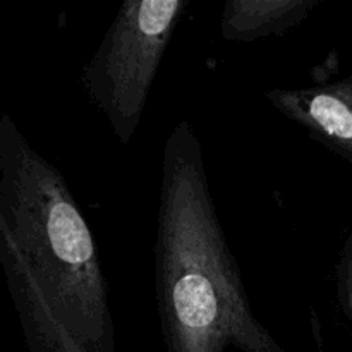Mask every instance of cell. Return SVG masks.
<instances>
[{
	"instance_id": "obj_2",
	"label": "cell",
	"mask_w": 352,
	"mask_h": 352,
	"mask_svg": "<svg viewBox=\"0 0 352 352\" xmlns=\"http://www.w3.org/2000/svg\"><path fill=\"white\" fill-rule=\"evenodd\" d=\"M155 277L168 352H285L251 309L188 120L172 127L162 153Z\"/></svg>"
},
{
	"instance_id": "obj_1",
	"label": "cell",
	"mask_w": 352,
	"mask_h": 352,
	"mask_svg": "<svg viewBox=\"0 0 352 352\" xmlns=\"http://www.w3.org/2000/svg\"><path fill=\"white\" fill-rule=\"evenodd\" d=\"M0 263L30 352H113L98 246L64 175L0 117Z\"/></svg>"
},
{
	"instance_id": "obj_3",
	"label": "cell",
	"mask_w": 352,
	"mask_h": 352,
	"mask_svg": "<svg viewBox=\"0 0 352 352\" xmlns=\"http://www.w3.org/2000/svg\"><path fill=\"white\" fill-rule=\"evenodd\" d=\"M188 3L124 0L82 69L81 85L88 100L124 146L140 129L157 72Z\"/></svg>"
},
{
	"instance_id": "obj_4",
	"label": "cell",
	"mask_w": 352,
	"mask_h": 352,
	"mask_svg": "<svg viewBox=\"0 0 352 352\" xmlns=\"http://www.w3.org/2000/svg\"><path fill=\"white\" fill-rule=\"evenodd\" d=\"M265 98L320 144L352 162V78L302 88H274Z\"/></svg>"
},
{
	"instance_id": "obj_5",
	"label": "cell",
	"mask_w": 352,
	"mask_h": 352,
	"mask_svg": "<svg viewBox=\"0 0 352 352\" xmlns=\"http://www.w3.org/2000/svg\"><path fill=\"white\" fill-rule=\"evenodd\" d=\"M323 0H229L220 19L227 41L251 43L301 24Z\"/></svg>"
}]
</instances>
